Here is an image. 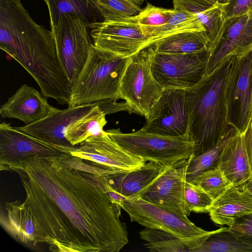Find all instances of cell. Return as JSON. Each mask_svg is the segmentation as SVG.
Instances as JSON below:
<instances>
[{
    "mask_svg": "<svg viewBox=\"0 0 252 252\" xmlns=\"http://www.w3.org/2000/svg\"><path fill=\"white\" fill-rule=\"evenodd\" d=\"M78 146L70 151V156L117 173L134 170L146 162L122 148L106 130Z\"/></svg>",
    "mask_w": 252,
    "mask_h": 252,
    "instance_id": "13",
    "label": "cell"
},
{
    "mask_svg": "<svg viewBox=\"0 0 252 252\" xmlns=\"http://www.w3.org/2000/svg\"><path fill=\"white\" fill-rule=\"evenodd\" d=\"M121 207L131 221L145 227L170 232L185 240L196 241L202 244L214 231L204 230L189 219L150 203L141 197L125 199Z\"/></svg>",
    "mask_w": 252,
    "mask_h": 252,
    "instance_id": "9",
    "label": "cell"
},
{
    "mask_svg": "<svg viewBox=\"0 0 252 252\" xmlns=\"http://www.w3.org/2000/svg\"><path fill=\"white\" fill-rule=\"evenodd\" d=\"M106 115L98 102L89 112L69 126L65 133L66 140L76 146L88 138L102 133L107 124Z\"/></svg>",
    "mask_w": 252,
    "mask_h": 252,
    "instance_id": "25",
    "label": "cell"
},
{
    "mask_svg": "<svg viewBox=\"0 0 252 252\" xmlns=\"http://www.w3.org/2000/svg\"><path fill=\"white\" fill-rule=\"evenodd\" d=\"M142 27L148 37V47L158 40L177 32L186 30L206 31L193 15L176 9H173L170 18L165 24L156 27Z\"/></svg>",
    "mask_w": 252,
    "mask_h": 252,
    "instance_id": "28",
    "label": "cell"
},
{
    "mask_svg": "<svg viewBox=\"0 0 252 252\" xmlns=\"http://www.w3.org/2000/svg\"><path fill=\"white\" fill-rule=\"evenodd\" d=\"M174 9L192 14L206 29L209 41L208 51L219 42L226 27L225 13L228 3L208 4L201 0H173Z\"/></svg>",
    "mask_w": 252,
    "mask_h": 252,
    "instance_id": "20",
    "label": "cell"
},
{
    "mask_svg": "<svg viewBox=\"0 0 252 252\" xmlns=\"http://www.w3.org/2000/svg\"><path fill=\"white\" fill-rule=\"evenodd\" d=\"M186 202L191 212H209L213 200L200 188L189 182H186L185 187Z\"/></svg>",
    "mask_w": 252,
    "mask_h": 252,
    "instance_id": "32",
    "label": "cell"
},
{
    "mask_svg": "<svg viewBox=\"0 0 252 252\" xmlns=\"http://www.w3.org/2000/svg\"><path fill=\"white\" fill-rule=\"evenodd\" d=\"M164 91L152 73L148 47L131 57L120 91L129 112L147 118Z\"/></svg>",
    "mask_w": 252,
    "mask_h": 252,
    "instance_id": "7",
    "label": "cell"
},
{
    "mask_svg": "<svg viewBox=\"0 0 252 252\" xmlns=\"http://www.w3.org/2000/svg\"><path fill=\"white\" fill-rule=\"evenodd\" d=\"M237 130L231 126L225 135L213 148L188 159L186 181L190 182L201 173L218 168L221 154L229 138Z\"/></svg>",
    "mask_w": 252,
    "mask_h": 252,
    "instance_id": "29",
    "label": "cell"
},
{
    "mask_svg": "<svg viewBox=\"0 0 252 252\" xmlns=\"http://www.w3.org/2000/svg\"><path fill=\"white\" fill-rule=\"evenodd\" d=\"M173 9L156 7L148 3L136 16V22L143 27H156L165 24L170 18Z\"/></svg>",
    "mask_w": 252,
    "mask_h": 252,
    "instance_id": "33",
    "label": "cell"
},
{
    "mask_svg": "<svg viewBox=\"0 0 252 252\" xmlns=\"http://www.w3.org/2000/svg\"><path fill=\"white\" fill-rule=\"evenodd\" d=\"M167 166L149 161L134 170L110 175L108 182L125 199L141 197Z\"/></svg>",
    "mask_w": 252,
    "mask_h": 252,
    "instance_id": "21",
    "label": "cell"
},
{
    "mask_svg": "<svg viewBox=\"0 0 252 252\" xmlns=\"http://www.w3.org/2000/svg\"><path fill=\"white\" fill-rule=\"evenodd\" d=\"M0 48L41 89L55 85L65 76L52 32L37 25L20 0H0Z\"/></svg>",
    "mask_w": 252,
    "mask_h": 252,
    "instance_id": "2",
    "label": "cell"
},
{
    "mask_svg": "<svg viewBox=\"0 0 252 252\" xmlns=\"http://www.w3.org/2000/svg\"><path fill=\"white\" fill-rule=\"evenodd\" d=\"M97 102L61 110L33 124L16 127L19 130L44 143L66 149L70 152L74 146L66 139L67 127L89 112Z\"/></svg>",
    "mask_w": 252,
    "mask_h": 252,
    "instance_id": "16",
    "label": "cell"
},
{
    "mask_svg": "<svg viewBox=\"0 0 252 252\" xmlns=\"http://www.w3.org/2000/svg\"><path fill=\"white\" fill-rule=\"evenodd\" d=\"M190 182L202 189L213 200L232 185L218 168L201 173Z\"/></svg>",
    "mask_w": 252,
    "mask_h": 252,
    "instance_id": "31",
    "label": "cell"
},
{
    "mask_svg": "<svg viewBox=\"0 0 252 252\" xmlns=\"http://www.w3.org/2000/svg\"><path fill=\"white\" fill-rule=\"evenodd\" d=\"M69 151L38 140L10 123L0 124V169L5 171L21 161L37 158H64Z\"/></svg>",
    "mask_w": 252,
    "mask_h": 252,
    "instance_id": "12",
    "label": "cell"
},
{
    "mask_svg": "<svg viewBox=\"0 0 252 252\" xmlns=\"http://www.w3.org/2000/svg\"><path fill=\"white\" fill-rule=\"evenodd\" d=\"M106 131L122 148L145 161L167 166L188 159L193 154L194 142L188 132L171 136L142 128L131 133H123L120 128Z\"/></svg>",
    "mask_w": 252,
    "mask_h": 252,
    "instance_id": "5",
    "label": "cell"
},
{
    "mask_svg": "<svg viewBox=\"0 0 252 252\" xmlns=\"http://www.w3.org/2000/svg\"><path fill=\"white\" fill-rule=\"evenodd\" d=\"M252 50V13L227 20L220 40L211 50L204 75L215 69L227 58Z\"/></svg>",
    "mask_w": 252,
    "mask_h": 252,
    "instance_id": "17",
    "label": "cell"
},
{
    "mask_svg": "<svg viewBox=\"0 0 252 252\" xmlns=\"http://www.w3.org/2000/svg\"><path fill=\"white\" fill-rule=\"evenodd\" d=\"M208 213L216 224L230 226L238 219L252 214V193L232 185L213 200Z\"/></svg>",
    "mask_w": 252,
    "mask_h": 252,
    "instance_id": "19",
    "label": "cell"
},
{
    "mask_svg": "<svg viewBox=\"0 0 252 252\" xmlns=\"http://www.w3.org/2000/svg\"><path fill=\"white\" fill-rule=\"evenodd\" d=\"M226 102L229 124L244 133L252 117V50L233 57Z\"/></svg>",
    "mask_w": 252,
    "mask_h": 252,
    "instance_id": "10",
    "label": "cell"
},
{
    "mask_svg": "<svg viewBox=\"0 0 252 252\" xmlns=\"http://www.w3.org/2000/svg\"><path fill=\"white\" fill-rule=\"evenodd\" d=\"M153 76L164 90H187L203 77L208 50L200 52L173 54L154 52L148 47Z\"/></svg>",
    "mask_w": 252,
    "mask_h": 252,
    "instance_id": "8",
    "label": "cell"
},
{
    "mask_svg": "<svg viewBox=\"0 0 252 252\" xmlns=\"http://www.w3.org/2000/svg\"><path fill=\"white\" fill-rule=\"evenodd\" d=\"M244 140L252 178V117L244 133Z\"/></svg>",
    "mask_w": 252,
    "mask_h": 252,
    "instance_id": "36",
    "label": "cell"
},
{
    "mask_svg": "<svg viewBox=\"0 0 252 252\" xmlns=\"http://www.w3.org/2000/svg\"><path fill=\"white\" fill-rule=\"evenodd\" d=\"M136 4H141L145 0H129Z\"/></svg>",
    "mask_w": 252,
    "mask_h": 252,
    "instance_id": "39",
    "label": "cell"
},
{
    "mask_svg": "<svg viewBox=\"0 0 252 252\" xmlns=\"http://www.w3.org/2000/svg\"><path fill=\"white\" fill-rule=\"evenodd\" d=\"M188 159L168 166L141 197L188 219L191 211L188 207L185 197Z\"/></svg>",
    "mask_w": 252,
    "mask_h": 252,
    "instance_id": "15",
    "label": "cell"
},
{
    "mask_svg": "<svg viewBox=\"0 0 252 252\" xmlns=\"http://www.w3.org/2000/svg\"><path fill=\"white\" fill-rule=\"evenodd\" d=\"M241 186L252 193V178H251L245 184Z\"/></svg>",
    "mask_w": 252,
    "mask_h": 252,
    "instance_id": "38",
    "label": "cell"
},
{
    "mask_svg": "<svg viewBox=\"0 0 252 252\" xmlns=\"http://www.w3.org/2000/svg\"><path fill=\"white\" fill-rule=\"evenodd\" d=\"M228 227L247 241L252 244V214L238 219Z\"/></svg>",
    "mask_w": 252,
    "mask_h": 252,
    "instance_id": "34",
    "label": "cell"
},
{
    "mask_svg": "<svg viewBox=\"0 0 252 252\" xmlns=\"http://www.w3.org/2000/svg\"><path fill=\"white\" fill-rule=\"evenodd\" d=\"M146 119L142 128L148 132L171 136L186 134L189 126L186 91L164 90Z\"/></svg>",
    "mask_w": 252,
    "mask_h": 252,
    "instance_id": "14",
    "label": "cell"
},
{
    "mask_svg": "<svg viewBox=\"0 0 252 252\" xmlns=\"http://www.w3.org/2000/svg\"><path fill=\"white\" fill-rule=\"evenodd\" d=\"M6 171L16 172L25 189L24 201L13 202L34 223V245L45 243L60 252H118L128 243L104 175L59 158L23 161Z\"/></svg>",
    "mask_w": 252,
    "mask_h": 252,
    "instance_id": "1",
    "label": "cell"
},
{
    "mask_svg": "<svg viewBox=\"0 0 252 252\" xmlns=\"http://www.w3.org/2000/svg\"><path fill=\"white\" fill-rule=\"evenodd\" d=\"M209 45L206 31L186 30L158 39L150 47L156 53L183 54L207 50Z\"/></svg>",
    "mask_w": 252,
    "mask_h": 252,
    "instance_id": "23",
    "label": "cell"
},
{
    "mask_svg": "<svg viewBox=\"0 0 252 252\" xmlns=\"http://www.w3.org/2000/svg\"><path fill=\"white\" fill-rule=\"evenodd\" d=\"M201 0L208 4L213 5L217 2H219L221 3L229 4L233 0Z\"/></svg>",
    "mask_w": 252,
    "mask_h": 252,
    "instance_id": "37",
    "label": "cell"
},
{
    "mask_svg": "<svg viewBox=\"0 0 252 252\" xmlns=\"http://www.w3.org/2000/svg\"><path fill=\"white\" fill-rule=\"evenodd\" d=\"M93 44L125 57L148 47V37L133 17L102 21L89 26Z\"/></svg>",
    "mask_w": 252,
    "mask_h": 252,
    "instance_id": "11",
    "label": "cell"
},
{
    "mask_svg": "<svg viewBox=\"0 0 252 252\" xmlns=\"http://www.w3.org/2000/svg\"><path fill=\"white\" fill-rule=\"evenodd\" d=\"M252 252V244L228 227L214 230L193 252Z\"/></svg>",
    "mask_w": 252,
    "mask_h": 252,
    "instance_id": "27",
    "label": "cell"
},
{
    "mask_svg": "<svg viewBox=\"0 0 252 252\" xmlns=\"http://www.w3.org/2000/svg\"><path fill=\"white\" fill-rule=\"evenodd\" d=\"M218 168L235 186H241L252 178L244 133L237 131L229 138L221 154Z\"/></svg>",
    "mask_w": 252,
    "mask_h": 252,
    "instance_id": "22",
    "label": "cell"
},
{
    "mask_svg": "<svg viewBox=\"0 0 252 252\" xmlns=\"http://www.w3.org/2000/svg\"><path fill=\"white\" fill-rule=\"evenodd\" d=\"M44 0L48 7L51 27L56 24L61 15L64 14L83 17L90 24L99 22L97 20L101 16L96 0Z\"/></svg>",
    "mask_w": 252,
    "mask_h": 252,
    "instance_id": "26",
    "label": "cell"
},
{
    "mask_svg": "<svg viewBox=\"0 0 252 252\" xmlns=\"http://www.w3.org/2000/svg\"><path fill=\"white\" fill-rule=\"evenodd\" d=\"M233 57L186 90L193 156L216 146L232 126L227 119L226 89Z\"/></svg>",
    "mask_w": 252,
    "mask_h": 252,
    "instance_id": "3",
    "label": "cell"
},
{
    "mask_svg": "<svg viewBox=\"0 0 252 252\" xmlns=\"http://www.w3.org/2000/svg\"><path fill=\"white\" fill-rule=\"evenodd\" d=\"M90 24L83 17L64 14L51 27L58 54L71 86L86 63L93 45Z\"/></svg>",
    "mask_w": 252,
    "mask_h": 252,
    "instance_id": "6",
    "label": "cell"
},
{
    "mask_svg": "<svg viewBox=\"0 0 252 252\" xmlns=\"http://www.w3.org/2000/svg\"><path fill=\"white\" fill-rule=\"evenodd\" d=\"M225 10L226 20L241 17L252 13V0H233ZM231 1V2H232Z\"/></svg>",
    "mask_w": 252,
    "mask_h": 252,
    "instance_id": "35",
    "label": "cell"
},
{
    "mask_svg": "<svg viewBox=\"0 0 252 252\" xmlns=\"http://www.w3.org/2000/svg\"><path fill=\"white\" fill-rule=\"evenodd\" d=\"M144 246L152 252H193L201 243L185 240L170 232L145 227L139 232Z\"/></svg>",
    "mask_w": 252,
    "mask_h": 252,
    "instance_id": "24",
    "label": "cell"
},
{
    "mask_svg": "<svg viewBox=\"0 0 252 252\" xmlns=\"http://www.w3.org/2000/svg\"><path fill=\"white\" fill-rule=\"evenodd\" d=\"M130 57L92 46L88 59L71 86L68 107L120 99L122 80Z\"/></svg>",
    "mask_w": 252,
    "mask_h": 252,
    "instance_id": "4",
    "label": "cell"
},
{
    "mask_svg": "<svg viewBox=\"0 0 252 252\" xmlns=\"http://www.w3.org/2000/svg\"><path fill=\"white\" fill-rule=\"evenodd\" d=\"M59 110L50 105L41 92L24 84L1 106L0 114L2 118L17 119L29 125Z\"/></svg>",
    "mask_w": 252,
    "mask_h": 252,
    "instance_id": "18",
    "label": "cell"
},
{
    "mask_svg": "<svg viewBox=\"0 0 252 252\" xmlns=\"http://www.w3.org/2000/svg\"><path fill=\"white\" fill-rule=\"evenodd\" d=\"M104 21H115L137 16L142 10L129 0H96Z\"/></svg>",
    "mask_w": 252,
    "mask_h": 252,
    "instance_id": "30",
    "label": "cell"
}]
</instances>
